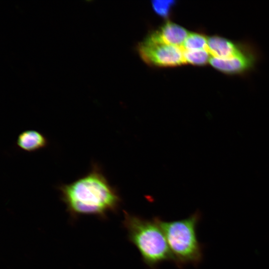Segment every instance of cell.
Instances as JSON below:
<instances>
[{
  "label": "cell",
  "mask_w": 269,
  "mask_h": 269,
  "mask_svg": "<svg viewBox=\"0 0 269 269\" xmlns=\"http://www.w3.org/2000/svg\"><path fill=\"white\" fill-rule=\"evenodd\" d=\"M208 36L200 32H189L183 46L184 50L207 49Z\"/></svg>",
  "instance_id": "cell-9"
},
{
  "label": "cell",
  "mask_w": 269,
  "mask_h": 269,
  "mask_svg": "<svg viewBox=\"0 0 269 269\" xmlns=\"http://www.w3.org/2000/svg\"><path fill=\"white\" fill-rule=\"evenodd\" d=\"M251 43L236 42L224 37L214 35L208 37V50L211 57L227 59L244 52Z\"/></svg>",
  "instance_id": "cell-6"
},
{
  "label": "cell",
  "mask_w": 269,
  "mask_h": 269,
  "mask_svg": "<svg viewBox=\"0 0 269 269\" xmlns=\"http://www.w3.org/2000/svg\"><path fill=\"white\" fill-rule=\"evenodd\" d=\"M259 53L251 44L242 53L232 58L220 59L211 57L210 65L226 75H242L250 71L259 59Z\"/></svg>",
  "instance_id": "cell-5"
},
{
  "label": "cell",
  "mask_w": 269,
  "mask_h": 269,
  "mask_svg": "<svg viewBox=\"0 0 269 269\" xmlns=\"http://www.w3.org/2000/svg\"><path fill=\"white\" fill-rule=\"evenodd\" d=\"M61 200L73 216L92 215L102 218L118 211L121 199L109 182L101 168L93 163L85 175L58 187Z\"/></svg>",
  "instance_id": "cell-1"
},
{
  "label": "cell",
  "mask_w": 269,
  "mask_h": 269,
  "mask_svg": "<svg viewBox=\"0 0 269 269\" xmlns=\"http://www.w3.org/2000/svg\"><path fill=\"white\" fill-rule=\"evenodd\" d=\"M183 56L186 64L204 66L209 63L211 57L207 49L184 50Z\"/></svg>",
  "instance_id": "cell-10"
},
{
  "label": "cell",
  "mask_w": 269,
  "mask_h": 269,
  "mask_svg": "<svg viewBox=\"0 0 269 269\" xmlns=\"http://www.w3.org/2000/svg\"><path fill=\"white\" fill-rule=\"evenodd\" d=\"M137 49L141 58L148 65L172 67L186 64L182 47L163 42L155 32L140 42Z\"/></svg>",
  "instance_id": "cell-4"
},
{
  "label": "cell",
  "mask_w": 269,
  "mask_h": 269,
  "mask_svg": "<svg viewBox=\"0 0 269 269\" xmlns=\"http://www.w3.org/2000/svg\"><path fill=\"white\" fill-rule=\"evenodd\" d=\"M201 218L196 211L187 218L165 221L157 220L166 239L173 262L179 268L191 264L198 266L203 259V245L198 240L196 227Z\"/></svg>",
  "instance_id": "cell-3"
},
{
  "label": "cell",
  "mask_w": 269,
  "mask_h": 269,
  "mask_svg": "<svg viewBox=\"0 0 269 269\" xmlns=\"http://www.w3.org/2000/svg\"><path fill=\"white\" fill-rule=\"evenodd\" d=\"M174 2L172 0H155L152 1V6L154 11L159 15L166 17Z\"/></svg>",
  "instance_id": "cell-11"
},
{
  "label": "cell",
  "mask_w": 269,
  "mask_h": 269,
  "mask_svg": "<svg viewBox=\"0 0 269 269\" xmlns=\"http://www.w3.org/2000/svg\"><path fill=\"white\" fill-rule=\"evenodd\" d=\"M46 137L35 130H26L20 133L16 140L17 145L21 149L32 152L40 149L47 145Z\"/></svg>",
  "instance_id": "cell-8"
},
{
  "label": "cell",
  "mask_w": 269,
  "mask_h": 269,
  "mask_svg": "<svg viewBox=\"0 0 269 269\" xmlns=\"http://www.w3.org/2000/svg\"><path fill=\"white\" fill-rule=\"evenodd\" d=\"M154 32L163 42L181 47L189 33L184 27L170 21H167Z\"/></svg>",
  "instance_id": "cell-7"
},
{
  "label": "cell",
  "mask_w": 269,
  "mask_h": 269,
  "mask_svg": "<svg viewBox=\"0 0 269 269\" xmlns=\"http://www.w3.org/2000/svg\"><path fill=\"white\" fill-rule=\"evenodd\" d=\"M123 225L129 241L138 250L143 262L149 269H156L172 257L157 217L151 220L124 211Z\"/></svg>",
  "instance_id": "cell-2"
}]
</instances>
